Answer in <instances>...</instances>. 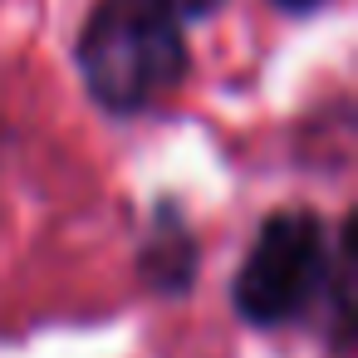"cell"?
I'll return each mask as SVG.
<instances>
[{
  "label": "cell",
  "mask_w": 358,
  "mask_h": 358,
  "mask_svg": "<svg viewBox=\"0 0 358 358\" xmlns=\"http://www.w3.org/2000/svg\"><path fill=\"white\" fill-rule=\"evenodd\" d=\"M0 152H6V128H0Z\"/></svg>",
  "instance_id": "obj_7"
},
{
  "label": "cell",
  "mask_w": 358,
  "mask_h": 358,
  "mask_svg": "<svg viewBox=\"0 0 358 358\" xmlns=\"http://www.w3.org/2000/svg\"><path fill=\"white\" fill-rule=\"evenodd\" d=\"M196 270H201V241H196L182 201L177 196H157L152 216H148V236L138 245L143 285L152 294H162V299H182V294H192Z\"/></svg>",
  "instance_id": "obj_3"
},
{
  "label": "cell",
  "mask_w": 358,
  "mask_h": 358,
  "mask_svg": "<svg viewBox=\"0 0 358 358\" xmlns=\"http://www.w3.org/2000/svg\"><path fill=\"white\" fill-rule=\"evenodd\" d=\"M74 69L108 118H143L192 74L187 25L167 0H94L74 35Z\"/></svg>",
  "instance_id": "obj_1"
},
{
  "label": "cell",
  "mask_w": 358,
  "mask_h": 358,
  "mask_svg": "<svg viewBox=\"0 0 358 358\" xmlns=\"http://www.w3.org/2000/svg\"><path fill=\"white\" fill-rule=\"evenodd\" d=\"M270 6L280 10V15H289V20H309V15H319V10H329L334 0H270Z\"/></svg>",
  "instance_id": "obj_6"
},
{
  "label": "cell",
  "mask_w": 358,
  "mask_h": 358,
  "mask_svg": "<svg viewBox=\"0 0 358 358\" xmlns=\"http://www.w3.org/2000/svg\"><path fill=\"white\" fill-rule=\"evenodd\" d=\"M167 6L177 10V20L182 25H206V20H216L231 0H167Z\"/></svg>",
  "instance_id": "obj_5"
},
{
  "label": "cell",
  "mask_w": 358,
  "mask_h": 358,
  "mask_svg": "<svg viewBox=\"0 0 358 358\" xmlns=\"http://www.w3.org/2000/svg\"><path fill=\"white\" fill-rule=\"evenodd\" d=\"M334 260V231L309 206H280L260 221L241 270L231 275V309L250 329H285L319 309Z\"/></svg>",
  "instance_id": "obj_2"
},
{
  "label": "cell",
  "mask_w": 358,
  "mask_h": 358,
  "mask_svg": "<svg viewBox=\"0 0 358 358\" xmlns=\"http://www.w3.org/2000/svg\"><path fill=\"white\" fill-rule=\"evenodd\" d=\"M353 275H358V216H343L338 236H334V260H329V280H324V329L334 348L353 343Z\"/></svg>",
  "instance_id": "obj_4"
}]
</instances>
